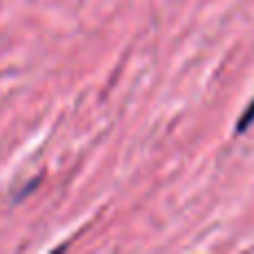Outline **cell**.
I'll return each mask as SVG.
<instances>
[{"mask_svg": "<svg viewBox=\"0 0 254 254\" xmlns=\"http://www.w3.org/2000/svg\"><path fill=\"white\" fill-rule=\"evenodd\" d=\"M254 123V98L250 101V105L243 110V114L239 116V121H237V127H234V131L237 134H246L248 129H250V125Z\"/></svg>", "mask_w": 254, "mask_h": 254, "instance_id": "6da1fadb", "label": "cell"}]
</instances>
